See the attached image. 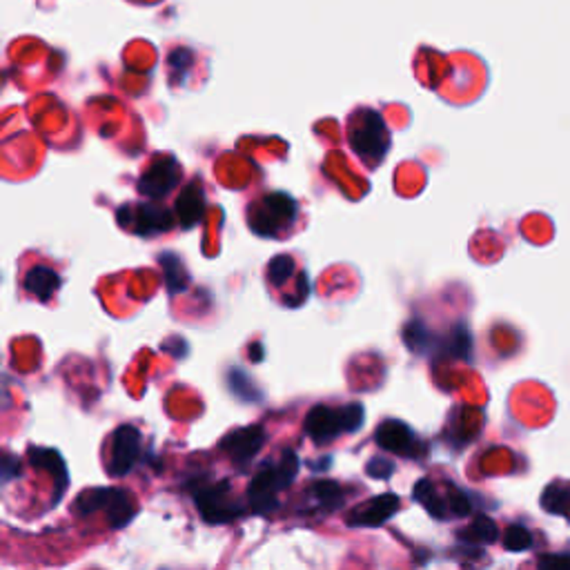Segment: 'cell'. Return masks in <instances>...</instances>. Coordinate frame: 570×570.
Instances as JSON below:
<instances>
[{"label": "cell", "instance_id": "44dd1931", "mask_svg": "<svg viewBox=\"0 0 570 570\" xmlns=\"http://www.w3.org/2000/svg\"><path fill=\"white\" fill-rule=\"evenodd\" d=\"M539 570H570V555H543Z\"/></svg>", "mask_w": 570, "mask_h": 570}, {"label": "cell", "instance_id": "e0dca14e", "mask_svg": "<svg viewBox=\"0 0 570 570\" xmlns=\"http://www.w3.org/2000/svg\"><path fill=\"white\" fill-rule=\"evenodd\" d=\"M504 546L512 552H521L526 550V548L533 546V535H530L528 528L515 524L506 530V535H504Z\"/></svg>", "mask_w": 570, "mask_h": 570}, {"label": "cell", "instance_id": "ba28073f", "mask_svg": "<svg viewBox=\"0 0 570 570\" xmlns=\"http://www.w3.org/2000/svg\"><path fill=\"white\" fill-rule=\"evenodd\" d=\"M374 441L384 450L402 457H419L421 452V443L415 437L410 426L399 419H388L379 426L377 433H374Z\"/></svg>", "mask_w": 570, "mask_h": 570}, {"label": "cell", "instance_id": "8fae6325", "mask_svg": "<svg viewBox=\"0 0 570 570\" xmlns=\"http://www.w3.org/2000/svg\"><path fill=\"white\" fill-rule=\"evenodd\" d=\"M29 459H32V464L36 465V468H43L47 470V472L54 477L56 481V495H54V504L59 502L60 497H63V493L67 490V481H69V472H67V465H65V459L60 457L59 450H54V448H29Z\"/></svg>", "mask_w": 570, "mask_h": 570}, {"label": "cell", "instance_id": "d6986e66", "mask_svg": "<svg viewBox=\"0 0 570 570\" xmlns=\"http://www.w3.org/2000/svg\"><path fill=\"white\" fill-rule=\"evenodd\" d=\"M448 511H450L455 517H468L470 511H472V504H470V499L465 497L461 490L452 488L450 486V495H448Z\"/></svg>", "mask_w": 570, "mask_h": 570}, {"label": "cell", "instance_id": "ffe728a7", "mask_svg": "<svg viewBox=\"0 0 570 570\" xmlns=\"http://www.w3.org/2000/svg\"><path fill=\"white\" fill-rule=\"evenodd\" d=\"M365 472H368V477H374V480H390L394 472V465L388 459H379L377 457V459L368 461Z\"/></svg>", "mask_w": 570, "mask_h": 570}, {"label": "cell", "instance_id": "2e32d148", "mask_svg": "<svg viewBox=\"0 0 570 570\" xmlns=\"http://www.w3.org/2000/svg\"><path fill=\"white\" fill-rule=\"evenodd\" d=\"M542 506L555 515H566L570 506V493L561 486H548L542 497Z\"/></svg>", "mask_w": 570, "mask_h": 570}, {"label": "cell", "instance_id": "6da1fadb", "mask_svg": "<svg viewBox=\"0 0 570 570\" xmlns=\"http://www.w3.org/2000/svg\"><path fill=\"white\" fill-rule=\"evenodd\" d=\"M299 207L290 194L268 192L247 207V225L259 237L277 238L297 221Z\"/></svg>", "mask_w": 570, "mask_h": 570}, {"label": "cell", "instance_id": "5b68a950", "mask_svg": "<svg viewBox=\"0 0 570 570\" xmlns=\"http://www.w3.org/2000/svg\"><path fill=\"white\" fill-rule=\"evenodd\" d=\"M288 488L283 481L281 472H278L277 464H268L252 477L250 486H247V502H250V511L254 515H269L278 508V490Z\"/></svg>", "mask_w": 570, "mask_h": 570}, {"label": "cell", "instance_id": "7a4b0ae2", "mask_svg": "<svg viewBox=\"0 0 570 570\" xmlns=\"http://www.w3.org/2000/svg\"><path fill=\"white\" fill-rule=\"evenodd\" d=\"M347 141L365 163L377 165L384 160L386 152H388L390 132L381 114L374 110H359L352 114L350 123H347Z\"/></svg>", "mask_w": 570, "mask_h": 570}, {"label": "cell", "instance_id": "8992f818", "mask_svg": "<svg viewBox=\"0 0 570 570\" xmlns=\"http://www.w3.org/2000/svg\"><path fill=\"white\" fill-rule=\"evenodd\" d=\"M141 457V433L134 426H119L112 434L107 472L112 477H125Z\"/></svg>", "mask_w": 570, "mask_h": 570}, {"label": "cell", "instance_id": "7c38bea8", "mask_svg": "<svg viewBox=\"0 0 570 570\" xmlns=\"http://www.w3.org/2000/svg\"><path fill=\"white\" fill-rule=\"evenodd\" d=\"M103 511L107 512V519H110L112 528H123L137 515V506H134L132 497L125 493L123 488H107L105 506Z\"/></svg>", "mask_w": 570, "mask_h": 570}, {"label": "cell", "instance_id": "ac0fdd59", "mask_svg": "<svg viewBox=\"0 0 570 570\" xmlns=\"http://www.w3.org/2000/svg\"><path fill=\"white\" fill-rule=\"evenodd\" d=\"M278 472H281L283 481H285V486L293 484L294 480H297L299 474V465H301V461H299L297 452L294 450H285L281 455V461H278Z\"/></svg>", "mask_w": 570, "mask_h": 570}, {"label": "cell", "instance_id": "5bb4252c", "mask_svg": "<svg viewBox=\"0 0 570 570\" xmlns=\"http://www.w3.org/2000/svg\"><path fill=\"white\" fill-rule=\"evenodd\" d=\"M310 497L324 512L337 511L343 504V490L337 481L321 480L310 488Z\"/></svg>", "mask_w": 570, "mask_h": 570}, {"label": "cell", "instance_id": "277c9868", "mask_svg": "<svg viewBox=\"0 0 570 570\" xmlns=\"http://www.w3.org/2000/svg\"><path fill=\"white\" fill-rule=\"evenodd\" d=\"M194 502H197V508L203 519L215 526L230 524V521L238 519L246 512L243 504L234 502L228 480L197 488L194 490Z\"/></svg>", "mask_w": 570, "mask_h": 570}, {"label": "cell", "instance_id": "3957f363", "mask_svg": "<svg viewBox=\"0 0 570 570\" xmlns=\"http://www.w3.org/2000/svg\"><path fill=\"white\" fill-rule=\"evenodd\" d=\"M365 412L361 403H347L343 408L315 406L306 415L303 430L315 441H330L346 433H356L363 426Z\"/></svg>", "mask_w": 570, "mask_h": 570}, {"label": "cell", "instance_id": "4fadbf2b", "mask_svg": "<svg viewBox=\"0 0 570 570\" xmlns=\"http://www.w3.org/2000/svg\"><path fill=\"white\" fill-rule=\"evenodd\" d=\"M415 499L434 517V519H446L448 511V499H441V495L437 493V486L430 480H421L415 486Z\"/></svg>", "mask_w": 570, "mask_h": 570}, {"label": "cell", "instance_id": "30bf717a", "mask_svg": "<svg viewBox=\"0 0 570 570\" xmlns=\"http://www.w3.org/2000/svg\"><path fill=\"white\" fill-rule=\"evenodd\" d=\"M265 439H268V434H265V430L261 426H247V428H238L234 433H230L221 441V450L228 452L234 464L246 465L259 455Z\"/></svg>", "mask_w": 570, "mask_h": 570}, {"label": "cell", "instance_id": "7402d4cb", "mask_svg": "<svg viewBox=\"0 0 570 570\" xmlns=\"http://www.w3.org/2000/svg\"><path fill=\"white\" fill-rule=\"evenodd\" d=\"M20 474V459L14 455H5V459H3V481H12L14 477H19Z\"/></svg>", "mask_w": 570, "mask_h": 570}, {"label": "cell", "instance_id": "9c48e42d", "mask_svg": "<svg viewBox=\"0 0 570 570\" xmlns=\"http://www.w3.org/2000/svg\"><path fill=\"white\" fill-rule=\"evenodd\" d=\"M399 511V497L394 493L379 495V497L368 499L361 506H356L355 511L347 517V526L352 528H377V526L386 524L394 512Z\"/></svg>", "mask_w": 570, "mask_h": 570}, {"label": "cell", "instance_id": "52a82bcc", "mask_svg": "<svg viewBox=\"0 0 570 570\" xmlns=\"http://www.w3.org/2000/svg\"><path fill=\"white\" fill-rule=\"evenodd\" d=\"M178 178H181V165L172 156H163L145 169L138 181V192L147 199H163L176 187Z\"/></svg>", "mask_w": 570, "mask_h": 570}, {"label": "cell", "instance_id": "9a60e30c", "mask_svg": "<svg viewBox=\"0 0 570 570\" xmlns=\"http://www.w3.org/2000/svg\"><path fill=\"white\" fill-rule=\"evenodd\" d=\"M461 539L468 543H493L497 539L499 530L490 517L481 515L472 521L465 530H461Z\"/></svg>", "mask_w": 570, "mask_h": 570}]
</instances>
